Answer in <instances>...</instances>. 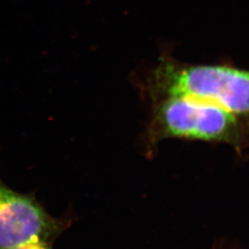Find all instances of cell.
<instances>
[{
    "label": "cell",
    "mask_w": 249,
    "mask_h": 249,
    "mask_svg": "<svg viewBox=\"0 0 249 249\" xmlns=\"http://www.w3.org/2000/svg\"><path fill=\"white\" fill-rule=\"evenodd\" d=\"M53 249L52 245L45 244V243H32V244H27L20 247H17L14 249Z\"/></svg>",
    "instance_id": "4"
},
{
    "label": "cell",
    "mask_w": 249,
    "mask_h": 249,
    "mask_svg": "<svg viewBox=\"0 0 249 249\" xmlns=\"http://www.w3.org/2000/svg\"><path fill=\"white\" fill-rule=\"evenodd\" d=\"M70 224V219L51 216L35 196L14 191L0 178V249L53 245Z\"/></svg>",
    "instance_id": "3"
},
{
    "label": "cell",
    "mask_w": 249,
    "mask_h": 249,
    "mask_svg": "<svg viewBox=\"0 0 249 249\" xmlns=\"http://www.w3.org/2000/svg\"><path fill=\"white\" fill-rule=\"evenodd\" d=\"M152 102L184 96L222 107L249 121V70L220 64H188L161 55L146 78Z\"/></svg>",
    "instance_id": "1"
},
{
    "label": "cell",
    "mask_w": 249,
    "mask_h": 249,
    "mask_svg": "<svg viewBox=\"0 0 249 249\" xmlns=\"http://www.w3.org/2000/svg\"><path fill=\"white\" fill-rule=\"evenodd\" d=\"M167 139L224 143L241 151L249 142V121L213 104L184 96L153 102L147 128L151 147Z\"/></svg>",
    "instance_id": "2"
}]
</instances>
